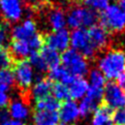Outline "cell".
<instances>
[{
  "mask_svg": "<svg viewBox=\"0 0 125 125\" xmlns=\"http://www.w3.org/2000/svg\"><path fill=\"white\" fill-rule=\"evenodd\" d=\"M58 125H64V124H62V123H60V124H58Z\"/></svg>",
  "mask_w": 125,
  "mask_h": 125,
  "instance_id": "cell-30",
  "label": "cell"
},
{
  "mask_svg": "<svg viewBox=\"0 0 125 125\" xmlns=\"http://www.w3.org/2000/svg\"><path fill=\"white\" fill-rule=\"evenodd\" d=\"M67 88H68L70 100L71 99L78 100V99H82V98L86 96L89 89V85L84 78H74L73 81L67 86Z\"/></svg>",
  "mask_w": 125,
  "mask_h": 125,
  "instance_id": "cell-14",
  "label": "cell"
},
{
  "mask_svg": "<svg viewBox=\"0 0 125 125\" xmlns=\"http://www.w3.org/2000/svg\"><path fill=\"white\" fill-rule=\"evenodd\" d=\"M44 46L53 49L57 52H64L70 44V34L66 29L53 31L51 33L43 34Z\"/></svg>",
  "mask_w": 125,
  "mask_h": 125,
  "instance_id": "cell-7",
  "label": "cell"
},
{
  "mask_svg": "<svg viewBox=\"0 0 125 125\" xmlns=\"http://www.w3.org/2000/svg\"><path fill=\"white\" fill-rule=\"evenodd\" d=\"M86 7L94 11H104L110 5V0H85Z\"/></svg>",
  "mask_w": 125,
  "mask_h": 125,
  "instance_id": "cell-24",
  "label": "cell"
},
{
  "mask_svg": "<svg viewBox=\"0 0 125 125\" xmlns=\"http://www.w3.org/2000/svg\"><path fill=\"white\" fill-rule=\"evenodd\" d=\"M113 123L114 125H125V108L114 111Z\"/></svg>",
  "mask_w": 125,
  "mask_h": 125,
  "instance_id": "cell-25",
  "label": "cell"
},
{
  "mask_svg": "<svg viewBox=\"0 0 125 125\" xmlns=\"http://www.w3.org/2000/svg\"><path fill=\"white\" fill-rule=\"evenodd\" d=\"M81 1H83V2H84V1H85V0H81Z\"/></svg>",
  "mask_w": 125,
  "mask_h": 125,
  "instance_id": "cell-31",
  "label": "cell"
},
{
  "mask_svg": "<svg viewBox=\"0 0 125 125\" xmlns=\"http://www.w3.org/2000/svg\"><path fill=\"white\" fill-rule=\"evenodd\" d=\"M97 65L105 80H118L125 70V52L117 49L105 52L99 58Z\"/></svg>",
  "mask_w": 125,
  "mask_h": 125,
  "instance_id": "cell-1",
  "label": "cell"
},
{
  "mask_svg": "<svg viewBox=\"0 0 125 125\" xmlns=\"http://www.w3.org/2000/svg\"><path fill=\"white\" fill-rule=\"evenodd\" d=\"M117 84L120 86V88L123 89V90L125 91V70L122 73V74L118 78V83Z\"/></svg>",
  "mask_w": 125,
  "mask_h": 125,
  "instance_id": "cell-27",
  "label": "cell"
},
{
  "mask_svg": "<svg viewBox=\"0 0 125 125\" xmlns=\"http://www.w3.org/2000/svg\"><path fill=\"white\" fill-rule=\"evenodd\" d=\"M34 125H58L59 114L55 111H32Z\"/></svg>",
  "mask_w": 125,
  "mask_h": 125,
  "instance_id": "cell-15",
  "label": "cell"
},
{
  "mask_svg": "<svg viewBox=\"0 0 125 125\" xmlns=\"http://www.w3.org/2000/svg\"><path fill=\"white\" fill-rule=\"evenodd\" d=\"M114 110L105 104H100L93 113L92 125H114L113 123Z\"/></svg>",
  "mask_w": 125,
  "mask_h": 125,
  "instance_id": "cell-13",
  "label": "cell"
},
{
  "mask_svg": "<svg viewBox=\"0 0 125 125\" xmlns=\"http://www.w3.org/2000/svg\"><path fill=\"white\" fill-rule=\"evenodd\" d=\"M48 78L52 80L54 83H61L65 86H68L75 77H73L65 67H63L62 65H59L55 68L49 70Z\"/></svg>",
  "mask_w": 125,
  "mask_h": 125,
  "instance_id": "cell-17",
  "label": "cell"
},
{
  "mask_svg": "<svg viewBox=\"0 0 125 125\" xmlns=\"http://www.w3.org/2000/svg\"><path fill=\"white\" fill-rule=\"evenodd\" d=\"M71 125H74V124H71Z\"/></svg>",
  "mask_w": 125,
  "mask_h": 125,
  "instance_id": "cell-33",
  "label": "cell"
},
{
  "mask_svg": "<svg viewBox=\"0 0 125 125\" xmlns=\"http://www.w3.org/2000/svg\"><path fill=\"white\" fill-rule=\"evenodd\" d=\"M102 99L104 104L113 110L125 108V91L114 81L105 84Z\"/></svg>",
  "mask_w": 125,
  "mask_h": 125,
  "instance_id": "cell-6",
  "label": "cell"
},
{
  "mask_svg": "<svg viewBox=\"0 0 125 125\" xmlns=\"http://www.w3.org/2000/svg\"><path fill=\"white\" fill-rule=\"evenodd\" d=\"M0 86H1V83H0Z\"/></svg>",
  "mask_w": 125,
  "mask_h": 125,
  "instance_id": "cell-32",
  "label": "cell"
},
{
  "mask_svg": "<svg viewBox=\"0 0 125 125\" xmlns=\"http://www.w3.org/2000/svg\"><path fill=\"white\" fill-rule=\"evenodd\" d=\"M58 114H59V120L62 124L71 125L80 117L79 104L74 100H66L61 102Z\"/></svg>",
  "mask_w": 125,
  "mask_h": 125,
  "instance_id": "cell-8",
  "label": "cell"
},
{
  "mask_svg": "<svg viewBox=\"0 0 125 125\" xmlns=\"http://www.w3.org/2000/svg\"><path fill=\"white\" fill-rule=\"evenodd\" d=\"M0 10L7 21H18L22 16L20 0H0Z\"/></svg>",
  "mask_w": 125,
  "mask_h": 125,
  "instance_id": "cell-12",
  "label": "cell"
},
{
  "mask_svg": "<svg viewBox=\"0 0 125 125\" xmlns=\"http://www.w3.org/2000/svg\"><path fill=\"white\" fill-rule=\"evenodd\" d=\"M38 54L47 65L49 70L61 65V57L59 55V52H57L53 49L49 48L47 46H43L41 50L38 51Z\"/></svg>",
  "mask_w": 125,
  "mask_h": 125,
  "instance_id": "cell-16",
  "label": "cell"
},
{
  "mask_svg": "<svg viewBox=\"0 0 125 125\" xmlns=\"http://www.w3.org/2000/svg\"><path fill=\"white\" fill-rule=\"evenodd\" d=\"M99 104H100V102H98L95 99H93V98L86 95L84 98H82V100L79 104L80 116L87 117V116H89L91 113H94V111L97 109V106Z\"/></svg>",
  "mask_w": 125,
  "mask_h": 125,
  "instance_id": "cell-20",
  "label": "cell"
},
{
  "mask_svg": "<svg viewBox=\"0 0 125 125\" xmlns=\"http://www.w3.org/2000/svg\"><path fill=\"white\" fill-rule=\"evenodd\" d=\"M36 33L37 31L35 22L31 19H28L22 25L17 26L12 29L11 39H20V41H25L28 42Z\"/></svg>",
  "mask_w": 125,
  "mask_h": 125,
  "instance_id": "cell-10",
  "label": "cell"
},
{
  "mask_svg": "<svg viewBox=\"0 0 125 125\" xmlns=\"http://www.w3.org/2000/svg\"><path fill=\"white\" fill-rule=\"evenodd\" d=\"M53 84H54V82L49 79L48 77L38 79V81L34 84L30 95L34 98L35 101L42 100L44 98L52 96Z\"/></svg>",
  "mask_w": 125,
  "mask_h": 125,
  "instance_id": "cell-11",
  "label": "cell"
},
{
  "mask_svg": "<svg viewBox=\"0 0 125 125\" xmlns=\"http://www.w3.org/2000/svg\"><path fill=\"white\" fill-rule=\"evenodd\" d=\"M97 12L88 7H74L67 16L66 23L70 28L74 29H86L94 26L97 23Z\"/></svg>",
  "mask_w": 125,
  "mask_h": 125,
  "instance_id": "cell-3",
  "label": "cell"
},
{
  "mask_svg": "<svg viewBox=\"0 0 125 125\" xmlns=\"http://www.w3.org/2000/svg\"><path fill=\"white\" fill-rule=\"evenodd\" d=\"M48 20H49V24H50L53 31L64 29L65 27L66 18H65L64 12L61 10H58V8L52 10L48 15Z\"/></svg>",
  "mask_w": 125,
  "mask_h": 125,
  "instance_id": "cell-19",
  "label": "cell"
},
{
  "mask_svg": "<svg viewBox=\"0 0 125 125\" xmlns=\"http://www.w3.org/2000/svg\"><path fill=\"white\" fill-rule=\"evenodd\" d=\"M15 64L16 62L10 49L0 46V70L12 69Z\"/></svg>",
  "mask_w": 125,
  "mask_h": 125,
  "instance_id": "cell-22",
  "label": "cell"
},
{
  "mask_svg": "<svg viewBox=\"0 0 125 125\" xmlns=\"http://www.w3.org/2000/svg\"><path fill=\"white\" fill-rule=\"evenodd\" d=\"M10 102V99L6 94V92H3L2 90H0V109L7 108Z\"/></svg>",
  "mask_w": 125,
  "mask_h": 125,
  "instance_id": "cell-26",
  "label": "cell"
},
{
  "mask_svg": "<svg viewBox=\"0 0 125 125\" xmlns=\"http://www.w3.org/2000/svg\"><path fill=\"white\" fill-rule=\"evenodd\" d=\"M52 93L54 94V97L56 99L60 102L70 100L67 86H65V85L61 84V83H54L53 84V92Z\"/></svg>",
  "mask_w": 125,
  "mask_h": 125,
  "instance_id": "cell-23",
  "label": "cell"
},
{
  "mask_svg": "<svg viewBox=\"0 0 125 125\" xmlns=\"http://www.w3.org/2000/svg\"><path fill=\"white\" fill-rule=\"evenodd\" d=\"M10 116L18 120H25L29 116V109L28 104H26L24 101L18 100H10V104L7 106Z\"/></svg>",
  "mask_w": 125,
  "mask_h": 125,
  "instance_id": "cell-18",
  "label": "cell"
},
{
  "mask_svg": "<svg viewBox=\"0 0 125 125\" xmlns=\"http://www.w3.org/2000/svg\"><path fill=\"white\" fill-rule=\"evenodd\" d=\"M1 125H26V124L22 123V122H20V121H17V120H8V121L4 122V123L1 124Z\"/></svg>",
  "mask_w": 125,
  "mask_h": 125,
  "instance_id": "cell-28",
  "label": "cell"
},
{
  "mask_svg": "<svg viewBox=\"0 0 125 125\" xmlns=\"http://www.w3.org/2000/svg\"><path fill=\"white\" fill-rule=\"evenodd\" d=\"M88 31V35L90 38V42L92 43V46L95 48V50H102L104 49L110 42L109 37V31H106L102 26L99 24H95L94 26H92Z\"/></svg>",
  "mask_w": 125,
  "mask_h": 125,
  "instance_id": "cell-9",
  "label": "cell"
},
{
  "mask_svg": "<svg viewBox=\"0 0 125 125\" xmlns=\"http://www.w3.org/2000/svg\"><path fill=\"white\" fill-rule=\"evenodd\" d=\"M100 22L106 31L120 32L125 29V15L117 4H110L101 12Z\"/></svg>",
  "mask_w": 125,
  "mask_h": 125,
  "instance_id": "cell-4",
  "label": "cell"
},
{
  "mask_svg": "<svg viewBox=\"0 0 125 125\" xmlns=\"http://www.w3.org/2000/svg\"><path fill=\"white\" fill-rule=\"evenodd\" d=\"M117 5L120 7V10L123 11V14L125 15V0H118Z\"/></svg>",
  "mask_w": 125,
  "mask_h": 125,
  "instance_id": "cell-29",
  "label": "cell"
},
{
  "mask_svg": "<svg viewBox=\"0 0 125 125\" xmlns=\"http://www.w3.org/2000/svg\"><path fill=\"white\" fill-rule=\"evenodd\" d=\"M61 102L58 101L54 96H50L42 100L36 101L33 111H55L59 112Z\"/></svg>",
  "mask_w": 125,
  "mask_h": 125,
  "instance_id": "cell-21",
  "label": "cell"
},
{
  "mask_svg": "<svg viewBox=\"0 0 125 125\" xmlns=\"http://www.w3.org/2000/svg\"><path fill=\"white\" fill-rule=\"evenodd\" d=\"M61 63L75 78H84L89 71L88 60L73 49H67L62 53Z\"/></svg>",
  "mask_w": 125,
  "mask_h": 125,
  "instance_id": "cell-2",
  "label": "cell"
},
{
  "mask_svg": "<svg viewBox=\"0 0 125 125\" xmlns=\"http://www.w3.org/2000/svg\"><path fill=\"white\" fill-rule=\"evenodd\" d=\"M70 44L71 49L78 51L86 59L93 58L97 52L90 42L87 29H74L70 34Z\"/></svg>",
  "mask_w": 125,
  "mask_h": 125,
  "instance_id": "cell-5",
  "label": "cell"
}]
</instances>
